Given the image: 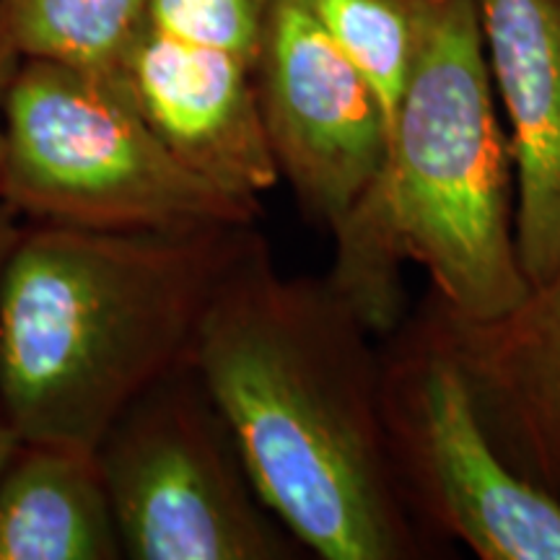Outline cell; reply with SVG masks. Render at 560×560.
<instances>
[{
  "instance_id": "cell-9",
  "label": "cell",
  "mask_w": 560,
  "mask_h": 560,
  "mask_svg": "<svg viewBox=\"0 0 560 560\" xmlns=\"http://www.w3.org/2000/svg\"><path fill=\"white\" fill-rule=\"evenodd\" d=\"M516 172V252L529 285L560 265V0H475Z\"/></svg>"
},
{
  "instance_id": "cell-8",
  "label": "cell",
  "mask_w": 560,
  "mask_h": 560,
  "mask_svg": "<svg viewBox=\"0 0 560 560\" xmlns=\"http://www.w3.org/2000/svg\"><path fill=\"white\" fill-rule=\"evenodd\" d=\"M120 73L140 115L187 170L252 200L278 185L252 62L145 21Z\"/></svg>"
},
{
  "instance_id": "cell-17",
  "label": "cell",
  "mask_w": 560,
  "mask_h": 560,
  "mask_svg": "<svg viewBox=\"0 0 560 560\" xmlns=\"http://www.w3.org/2000/svg\"><path fill=\"white\" fill-rule=\"evenodd\" d=\"M21 444V436L16 431H13V425L0 416V475H3L5 467H9V462L13 454H16Z\"/></svg>"
},
{
  "instance_id": "cell-4",
  "label": "cell",
  "mask_w": 560,
  "mask_h": 560,
  "mask_svg": "<svg viewBox=\"0 0 560 560\" xmlns=\"http://www.w3.org/2000/svg\"><path fill=\"white\" fill-rule=\"evenodd\" d=\"M0 200L26 223L89 231L252 226L262 213L187 170L122 73L42 58L21 60L5 94Z\"/></svg>"
},
{
  "instance_id": "cell-1",
  "label": "cell",
  "mask_w": 560,
  "mask_h": 560,
  "mask_svg": "<svg viewBox=\"0 0 560 560\" xmlns=\"http://www.w3.org/2000/svg\"><path fill=\"white\" fill-rule=\"evenodd\" d=\"M192 366L265 506L310 556H446L397 486L376 335L327 278L283 276L260 236L215 293Z\"/></svg>"
},
{
  "instance_id": "cell-12",
  "label": "cell",
  "mask_w": 560,
  "mask_h": 560,
  "mask_svg": "<svg viewBox=\"0 0 560 560\" xmlns=\"http://www.w3.org/2000/svg\"><path fill=\"white\" fill-rule=\"evenodd\" d=\"M151 0H0L21 58L120 73Z\"/></svg>"
},
{
  "instance_id": "cell-13",
  "label": "cell",
  "mask_w": 560,
  "mask_h": 560,
  "mask_svg": "<svg viewBox=\"0 0 560 560\" xmlns=\"http://www.w3.org/2000/svg\"><path fill=\"white\" fill-rule=\"evenodd\" d=\"M314 5L376 94L392 132L416 58V0H314Z\"/></svg>"
},
{
  "instance_id": "cell-3",
  "label": "cell",
  "mask_w": 560,
  "mask_h": 560,
  "mask_svg": "<svg viewBox=\"0 0 560 560\" xmlns=\"http://www.w3.org/2000/svg\"><path fill=\"white\" fill-rule=\"evenodd\" d=\"M252 226L24 223L0 278V416L21 441L96 452L151 384L192 361Z\"/></svg>"
},
{
  "instance_id": "cell-14",
  "label": "cell",
  "mask_w": 560,
  "mask_h": 560,
  "mask_svg": "<svg viewBox=\"0 0 560 560\" xmlns=\"http://www.w3.org/2000/svg\"><path fill=\"white\" fill-rule=\"evenodd\" d=\"M270 0H151L149 21L182 39L219 47L255 66Z\"/></svg>"
},
{
  "instance_id": "cell-7",
  "label": "cell",
  "mask_w": 560,
  "mask_h": 560,
  "mask_svg": "<svg viewBox=\"0 0 560 560\" xmlns=\"http://www.w3.org/2000/svg\"><path fill=\"white\" fill-rule=\"evenodd\" d=\"M255 83L280 179L306 221L332 231L387 156L380 100L327 32L314 0H270Z\"/></svg>"
},
{
  "instance_id": "cell-15",
  "label": "cell",
  "mask_w": 560,
  "mask_h": 560,
  "mask_svg": "<svg viewBox=\"0 0 560 560\" xmlns=\"http://www.w3.org/2000/svg\"><path fill=\"white\" fill-rule=\"evenodd\" d=\"M21 58L16 42L11 39L9 26H5L3 16H0V159H3V107H5V94H9V86L16 75Z\"/></svg>"
},
{
  "instance_id": "cell-2",
  "label": "cell",
  "mask_w": 560,
  "mask_h": 560,
  "mask_svg": "<svg viewBox=\"0 0 560 560\" xmlns=\"http://www.w3.org/2000/svg\"><path fill=\"white\" fill-rule=\"evenodd\" d=\"M416 21L387 156L330 231L325 276L380 340L408 314V262L459 319L501 317L532 289L516 252L514 149L475 0H416Z\"/></svg>"
},
{
  "instance_id": "cell-16",
  "label": "cell",
  "mask_w": 560,
  "mask_h": 560,
  "mask_svg": "<svg viewBox=\"0 0 560 560\" xmlns=\"http://www.w3.org/2000/svg\"><path fill=\"white\" fill-rule=\"evenodd\" d=\"M21 223H19V215L13 213V210L5 206L3 200H0V278H3V270H5V262H9V255L13 249V244H16L19 234H21Z\"/></svg>"
},
{
  "instance_id": "cell-6",
  "label": "cell",
  "mask_w": 560,
  "mask_h": 560,
  "mask_svg": "<svg viewBox=\"0 0 560 560\" xmlns=\"http://www.w3.org/2000/svg\"><path fill=\"white\" fill-rule=\"evenodd\" d=\"M125 558L299 560L190 363L151 384L96 446Z\"/></svg>"
},
{
  "instance_id": "cell-11",
  "label": "cell",
  "mask_w": 560,
  "mask_h": 560,
  "mask_svg": "<svg viewBox=\"0 0 560 560\" xmlns=\"http://www.w3.org/2000/svg\"><path fill=\"white\" fill-rule=\"evenodd\" d=\"M125 558L96 452L21 441L0 475V560Z\"/></svg>"
},
{
  "instance_id": "cell-5",
  "label": "cell",
  "mask_w": 560,
  "mask_h": 560,
  "mask_svg": "<svg viewBox=\"0 0 560 560\" xmlns=\"http://www.w3.org/2000/svg\"><path fill=\"white\" fill-rule=\"evenodd\" d=\"M382 412L412 520L480 560H560V503L482 425L433 291L380 342Z\"/></svg>"
},
{
  "instance_id": "cell-10",
  "label": "cell",
  "mask_w": 560,
  "mask_h": 560,
  "mask_svg": "<svg viewBox=\"0 0 560 560\" xmlns=\"http://www.w3.org/2000/svg\"><path fill=\"white\" fill-rule=\"evenodd\" d=\"M441 310L493 444L560 503V265L501 317L459 319L444 301Z\"/></svg>"
}]
</instances>
